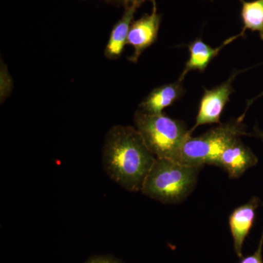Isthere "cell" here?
I'll return each instance as SVG.
<instances>
[{"mask_svg": "<svg viewBox=\"0 0 263 263\" xmlns=\"http://www.w3.org/2000/svg\"><path fill=\"white\" fill-rule=\"evenodd\" d=\"M156 159L136 127L116 125L105 136L104 170L110 179L128 191H141Z\"/></svg>", "mask_w": 263, "mask_h": 263, "instance_id": "6da1fadb", "label": "cell"}, {"mask_svg": "<svg viewBox=\"0 0 263 263\" xmlns=\"http://www.w3.org/2000/svg\"><path fill=\"white\" fill-rule=\"evenodd\" d=\"M202 168L203 166L157 158L143 183L142 193L162 203H180L195 190Z\"/></svg>", "mask_w": 263, "mask_h": 263, "instance_id": "7a4b0ae2", "label": "cell"}, {"mask_svg": "<svg viewBox=\"0 0 263 263\" xmlns=\"http://www.w3.org/2000/svg\"><path fill=\"white\" fill-rule=\"evenodd\" d=\"M135 126L156 158L174 160L183 143L191 136L182 121L161 114H149L138 110Z\"/></svg>", "mask_w": 263, "mask_h": 263, "instance_id": "3957f363", "label": "cell"}, {"mask_svg": "<svg viewBox=\"0 0 263 263\" xmlns=\"http://www.w3.org/2000/svg\"><path fill=\"white\" fill-rule=\"evenodd\" d=\"M247 135L243 121L239 118L220 124L200 136H189L174 160L186 165H215L218 157L230 143Z\"/></svg>", "mask_w": 263, "mask_h": 263, "instance_id": "277c9868", "label": "cell"}, {"mask_svg": "<svg viewBox=\"0 0 263 263\" xmlns=\"http://www.w3.org/2000/svg\"><path fill=\"white\" fill-rule=\"evenodd\" d=\"M242 71H234L229 79L212 89H205L200 100L196 121L190 133L192 135L197 127L205 124H219L223 110L233 94V83Z\"/></svg>", "mask_w": 263, "mask_h": 263, "instance_id": "5b68a950", "label": "cell"}, {"mask_svg": "<svg viewBox=\"0 0 263 263\" xmlns=\"http://www.w3.org/2000/svg\"><path fill=\"white\" fill-rule=\"evenodd\" d=\"M152 3V13L133 22L129 29L127 45L134 48V53L128 60L133 63L138 61L142 53L156 42L158 36L162 18L157 13L155 0Z\"/></svg>", "mask_w": 263, "mask_h": 263, "instance_id": "8992f818", "label": "cell"}, {"mask_svg": "<svg viewBox=\"0 0 263 263\" xmlns=\"http://www.w3.org/2000/svg\"><path fill=\"white\" fill-rule=\"evenodd\" d=\"M258 163V158L252 150L242 142L240 138L230 143L221 152L215 166L224 169L230 179H238L247 170Z\"/></svg>", "mask_w": 263, "mask_h": 263, "instance_id": "52a82bcc", "label": "cell"}, {"mask_svg": "<svg viewBox=\"0 0 263 263\" xmlns=\"http://www.w3.org/2000/svg\"><path fill=\"white\" fill-rule=\"evenodd\" d=\"M262 202L258 197L252 196L248 202L237 207L230 214L229 226L235 253L239 258H243V243L254 226L256 214Z\"/></svg>", "mask_w": 263, "mask_h": 263, "instance_id": "ba28073f", "label": "cell"}, {"mask_svg": "<svg viewBox=\"0 0 263 263\" xmlns=\"http://www.w3.org/2000/svg\"><path fill=\"white\" fill-rule=\"evenodd\" d=\"M240 37H243V34L241 32L226 40L221 46L216 48L209 46L207 43L203 42L200 38H197L193 42L189 43L186 46L188 48L190 57L178 81L182 82L190 71L198 70L201 72H203L212 60L220 53L223 48Z\"/></svg>", "mask_w": 263, "mask_h": 263, "instance_id": "9c48e42d", "label": "cell"}, {"mask_svg": "<svg viewBox=\"0 0 263 263\" xmlns=\"http://www.w3.org/2000/svg\"><path fill=\"white\" fill-rule=\"evenodd\" d=\"M179 81L158 86L152 90L139 105V110L149 114H162L164 109L174 105L184 94Z\"/></svg>", "mask_w": 263, "mask_h": 263, "instance_id": "30bf717a", "label": "cell"}, {"mask_svg": "<svg viewBox=\"0 0 263 263\" xmlns=\"http://www.w3.org/2000/svg\"><path fill=\"white\" fill-rule=\"evenodd\" d=\"M138 8V5L125 8L122 18L114 26L104 51L105 57L108 60H117L122 56L124 46L127 45L128 34L135 13Z\"/></svg>", "mask_w": 263, "mask_h": 263, "instance_id": "8fae6325", "label": "cell"}, {"mask_svg": "<svg viewBox=\"0 0 263 263\" xmlns=\"http://www.w3.org/2000/svg\"><path fill=\"white\" fill-rule=\"evenodd\" d=\"M239 1L241 3L240 15L243 24L240 32L245 35L247 29L252 32H257L263 41V0Z\"/></svg>", "mask_w": 263, "mask_h": 263, "instance_id": "7c38bea8", "label": "cell"}, {"mask_svg": "<svg viewBox=\"0 0 263 263\" xmlns=\"http://www.w3.org/2000/svg\"><path fill=\"white\" fill-rule=\"evenodd\" d=\"M13 89V79L10 75L8 67L3 62V60H1V65H0V100H1V103L10 96Z\"/></svg>", "mask_w": 263, "mask_h": 263, "instance_id": "4fadbf2b", "label": "cell"}, {"mask_svg": "<svg viewBox=\"0 0 263 263\" xmlns=\"http://www.w3.org/2000/svg\"><path fill=\"white\" fill-rule=\"evenodd\" d=\"M262 249H263V230L262 235H261L260 239H259L258 247L256 249L255 252L251 255L243 257L240 263H263L262 259Z\"/></svg>", "mask_w": 263, "mask_h": 263, "instance_id": "5bb4252c", "label": "cell"}, {"mask_svg": "<svg viewBox=\"0 0 263 263\" xmlns=\"http://www.w3.org/2000/svg\"><path fill=\"white\" fill-rule=\"evenodd\" d=\"M106 1L114 3V4L122 5V6H124V8H127L131 5H138L140 7L147 0H106Z\"/></svg>", "mask_w": 263, "mask_h": 263, "instance_id": "9a60e30c", "label": "cell"}, {"mask_svg": "<svg viewBox=\"0 0 263 263\" xmlns=\"http://www.w3.org/2000/svg\"><path fill=\"white\" fill-rule=\"evenodd\" d=\"M86 263H118L114 259L108 258V257H95L91 259Z\"/></svg>", "mask_w": 263, "mask_h": 263, "instance_id": "2e32d148", "label": "cell"}, {"mask_svg": "<svg viewBox=\"0 0 263 263\" xmlns=\"http://www.w3.org/2000/svg\"><path fill=\"white\" fill-rule=\"evenodd\" d=\"M263 96V91L261 94H259L258 96L257 97V98L253 99V100H250V101L248 102V103H247V108H246V110L245 111V113H243V115H242V118H245L246 114H247V110H248L249 107L251 105H252V103L254 101V100H257V99H258L259 98H261V97Z\"/></svg>", "mask_w": 263, "mask_h": 263, "instance_id": "e0dca14e", "label": "cell"}, {"mask_svg": "<svg viewBox=\"0 0 263 263\" xmlns=\"http://www.w3.org/2000/svg\"><path fill=\"white\" fill-rule=\"evenodd\" d=\"M254 130H255L256 136L260 138V139L262 140V141L263 142V132L259 130L258 129H255Z\"/></svg>", "mask_w": 263, "mask_h": 263, "instance_id": "ac0fdd59", "label": "cell"}]
</instances>
